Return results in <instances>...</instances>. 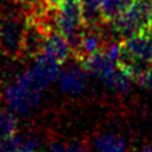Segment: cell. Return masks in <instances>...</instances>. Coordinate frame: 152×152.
Returning a JSON list of instances; mask_svg holds the SVG:
<instances>
[{
	"mask_svg": "<svg viewBox=\"0 0 152 152\" xmlns=\"http://www.w3.org/2000/svg\"><path fill=\"white\" fill-rule=\"evenodd\" d=\"M112 29L123 37L152 33V0H132L112 23Z\"/></svg>",
	"mask_w": 152,
	"mask_h": 152,
	"instance_id": "cell-1",
	"label": "cell"
},
{
	"mask_svg": "<svg viewBox=\"0 0 152 152\" xmlns=\"http://www.w3.org/2000/svg\"><path fill=\"white\" fill-rule=\"evenodd\" d=\"M26 15L22 17L20 14H9L0 20L1 26V53L10 58L20 57L22 51V41L24 33Z\"/></svg>",
	"mask_w": 152,
	"mask_h": 152,
	"instance_id": "cell-2",
	"label": "cell"
},
{
	"mask_svg": "<svg viewBox=\"0 0 152 152\" xmlns=\"http://www.w3.org/2000/svg\"><path fill=\"white\" fill-rule=\"evenodd\" d=\"M7 100L13 110L26 114L41 102V91L26 88L17 80L7 89Z\"/></svg>",
	"mask_w": 152,
	"mask_h": 152,
	"instance_id": "cell-3",
	"label": "cell"
},
{
	"mask_svg": "<svg viewBox=\"0 0 152 152\" xmlns=\"http://www.w3.org/2000/svg\"><path fill=\"white\" fill-rule=\"evenodd\" d=\"M81 67L86 71V74L104 80L115 70L117 66L115 62L110 58V56L108 55L107 50H104L93 56L86 57L81 62Z\"/></svg>",
	"mask_w": 152,
	"mask_h": 152,
	"instance_id": "cell-4",
	"label": "cell"
},
{
	"mask_svg": "<svg viewBox=\"0 0 152 152\" xmlns=\"http://www.w3.org/2000/svg\"><path fill=\"white\" fill-rule=\"evenodd\" d=\"M123 43L140 62L152 66V33H138L127 37Z\"/></svg>",
	"mask_w": 152,
	"mask_h": 152,
	"instance_id": "cell-5",
	"label": "cell"
},
{
	"mask_svg": "<svg viewBox=\"0 0 152 152\" xmlns=\"http://www.w3.org/2000/svg\"><path fill=\"white\" fill-rule=\"evenodd\" d=\"M43 53L57 61L60 65H62L70 57L71 48L67 39L58 31L53 29L48 33V36L46 38Z\"/></svg>",
	"mask_w": 152,
	"mask_h": 152,
	"instance_id": "cell-6",
	"label": "cell"
},
{
	"mask_svg": "<svg viewBox=\"0 0 152 152\" xmlns=\"http://www.w3.org/2000/svg\"><path fill=\"white\" fill-rule=\"evenodd\" d=\"M61 89L69 94H80L86 86V71L81 66H72L61 74Z\"/></svg>",
	"mask_w": 152,
	"mask_h": 152,
	"instance_id": "cell-7",
	"label": "cell"
},
{
	"mask_svg": "<svg viewBox=\"0 0 152 152\" xmlns=\"http://www.w3.org/2000/svg\"><path fill=\"white\" fill-rule=\"evenodd\" d=\"M81 14L85 29H100L104 23L100 13V0H81Z\"/></svg>",
	"mask_w": 152,
	"mask_h": 152,
	"instance_id": "cell-8",
	"label": "cell"
},
{
	"mask_svg": "<svg viewBox=\"0 0 152 152\" xmlns=\"http://www.w3.org/2000/svg\"><path fill=\"white\" fill-rule=\"evenodd\" d=\"M60 66L61 65L57 61L42 53L36 58L34 70L47 84H50L60 76Z\"/></svg>",
	"mask_w": 152,
	"mask_h": 152,
	"instance_id": "cell-9",
	"label": "cell"
},
{
	"mask_svg": "<svg viewBox=\"0 0 152 152\" xmlns=\"http://www.w3.org/2000/svg\"><path fill=\"white\" fill-rule=\"evenodd\" d=\"M95 147L99 152H124L126 141L122 136L115 133L100 134L95 138Z\"/></svg>",
	"mask_w": 152,
	"mask_h": 152,
	"instance_id": "cell-10",
	"label": "cell"
},
{
	"mask_svg": "<svg viewBox=\"0 0 152 152\" xmlns=\"http://www.w3.org/2000/svg\"><path fill=\"white\" fill-rule=\"evenodd\" d=\"M132 0H100V13L104 23H112L124 12Z\"/></svg>",
	"mask_w": 152,
	"mask_h": 152,
	"instance_id": "cell-11",
	"label": "cell"
},
{
	"mask_svg": "<svg viewBox=\"0 0 152 152\" xmlns=\"http://www.w3.org/2000/svg\"><path fill=\"white\" fill-rule=\"evenodd\" d=\"M107 84V86L118 94H126L131 90V81L132 79L126 74H123L121 70L115 69L113 72L103 80Z\"/></svg>",
	"mask_w": 152,
	"mask_h": 152,
	"instance_id": "cell-12",
	"label": "cell"
},
{
	"mask_svg": "<svg viewBox=\"0 0 152 152\" xmlns=\"http://www.w3.org/2000/svg\"><path fill=\"white\" fill-rule=\"evenodd\" d=\"M18 129V121L14 113L8 109H0V141L12 138Z\"/></svg>",
	"mask_w": 152,
	"mask_h": 152,
	"instance_id": "cell-13",
	"label": "cell"
},
{
	"mask_svg": "<svg viewBox=\"0 0 152 152\" xmlns=\"http://www.w3.org/2000/svg\"><path fill=\"white\" fill-rule=\"evenodd\" d=\"M18 81L24 85L26 88L32 89V90H37V91H42V90L48 85L39 75L36 72L34 69L28 70V71H26V72H23L20 76H19Z\"/></svg>",
	"mask_w": 152,
	"mask_h": 152,
	"instance_id": "cell-14",
	"label": "cell"
},
{
	"mask_svg": "<svg viewBox=\"0 0 152 152\" xmlns=\"http://www.w3.org/2000/svg\"><path fill=\"white\" fill-rule=\"evenodd\" d=\"M134 81L138 85H141V86L146 88L152 94V66H151V67H146L134 79Z\"/></svg>",
	"mask_w": 152,
	"mask_h": 152,
	"instance_id": "cell-15",
	"label": "cell"
},
{
	"mask_svg": "<svg viewBox=\"0 0 152 152\" xmlns=\"http://www.w3.org/2000/svg\"><path fill=\"white\" fill-rule=\"evenodd\" d=\"M64 152H89L88 145L81 141H71L69 143H65Z\"/></svg>",
	"mask_w": 152,
	"mask_h": 152,
	"instance_id": "cell-16",
	"label": "cell"
},
{
	"mask_svg": "<svg viewBox=\"0 0 152 152\" xmlns=\"http://www.w3.org/2000/svg\"><path fill=\"white\" fill-rule=\"evenodd\" d=\"M64 0H45V3L47 4V7L52 10H56V9H58L61 7V4H62Z\"/></svg>",
	"mask_w": 152,
	"mask_h": 152,
	"instance_id": "cell-17",
	"label": "cell"
},
{
	"mask_svg": "<svg viewBox=\"0 0 152 152\" xmlns=\"http://www.w3.org/2000/svg\"><path fill=\"white\" fill-rule=\"evenodd\" d=\"M138 152H152V145H148V146H145L138 151Z\"/></svg>",
	"mask_w": 152,
	"mask_h": 152,
	"instance_id": "cell-18",
	"label": "cell"
},
{
	"mask_svg": "<svg viewBox=\"0 0 152 152\" xmlns=\"http://www.w3.org/2000/svg\"><path fill=\"white\" fill-rule=\"evenodd\" d=\"M0 36H1V26H0ZM0 55H1V42H0Z\"/></svg>",
	"mask_w": 152,
	"mask_h": 152,
	"instance_id": "cell-19",
	"label": "cell"
},
{
	"mask_svg": "<svg viewBox=\"0 0 152 152\" xmlns=\"http://www.w3.org/2000/svg\"><path fill=\"white\" fill-rule=\"evenodd\" d=\"M14 1H22V3H24V4H26L28 0H14Z\"/></svg>",
	"mask_w": 152,
	"mask_h": 152,
	"instance_id": "cell-20",
	"label": "cell"
},
{
	"mask_svg": "<svg viewBox=\"0 0 152 152\" xmlns=\"http://www.w3.org/2000/svg\"><path fill=\"white\" fill-rule=\"evenodd\" d=\"M0 99H1V93H0Z\"/></svg>",
	"mask_w": 152,
	"mask_h": 152,
	"instance_id": "cell-21",
	"label": "cell"
}]
</instances>
